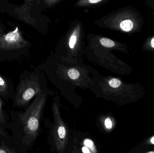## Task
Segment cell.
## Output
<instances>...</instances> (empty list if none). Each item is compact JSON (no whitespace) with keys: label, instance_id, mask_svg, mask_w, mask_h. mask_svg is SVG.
<instances>
[{"label":"cell","instance_id":"obj_14","mask_svg":"<svg viewBox=\"0 0 154 153\" xmlns=\"http://www.w3.org/2000/svg\"><path fill=\"white\" fill-rule=\"evenodd\" d=\"M104 126L107 130H110L113 127L112 120L109 118H106L104 120Z\"/></svg>","mask_w":154,"mask_h":153},{"label":"cell","instance_id":"obj_16","mask_svg":"<svg viewBox=\"0 0 154 153\" xmlns=\"http://www.w3.org/2000/svg\"><path fill=\"white\" fill-rule=\"evenodd\" d=\"M101 1H102L101 0H90V1H88L91 4H97Z\"/></svg>","mask_w":154,"mask_h":153},{"label":"cell","instance_id":"obj_10","mask_svg":"<svg viewBox=\"0 0 154 153\" xmlns=\"http://www.w3.org/2000/svg\"><path fill=\"white\" fill-rule=\"evenodd\" d=\"M100 43L103 46L107 48L113 47L115 45V42L113 40L106 38L100 39Z\"/></svg>","mask_w":154,"mask_h":153},{"label":"cell","instance_id":"obj_17","mask_svg":"<svg viewBox=\"0 0 154 153\" xmlns=\"http://www.w3.org/2000/svg\"><path fill=\"white\" fill-rule=\"evenodd\" d=\"M151 44L152 47L154 48V37L152 38V40H151Z\"/></svg>","mask_w":154,"mask_h":153},{"label":"cell","instance_id":"obj_20","mask_svg":"<svg viewBox=\"0 0 154 153\" xmlns=\"http://www.w3.org/2000/svg\"><path fill=\"white\" fill-rule=\"evenodd\" d=\"M151 143H152L153 144H154V137H153V138H152V139H151Z\"/></svg>","mask_w":154,"mask_h":153},{"label":"cell","instance_id":"obj_7","mask_svg":"<svg viewBox=\"0 0 154 153\" xmlns=\"http://www.w3.org/2000/svg\"><path fill=\"white\" fill-rule=\"evenodd\" d=\"M9 84L7 80L0 75V95L7 97L9 93Z\"/></svg>","mask_w":154,"mask_h":153},{"label":"cell","instance_id":"obj_4","mask_svg":"<svg viewBox=\"0 0 154 153\" xmlns=\"http://www.w3.org/2000/svg\"><path fill=\"white\" fill-rule=\"evenodd\" d=\"M26 41L18 27L7 33L0 31V50H17L25 47Z\"/></svg>","mask_w":154,"mask_h":153},{"label":"cell","instance_id":"obj_12","mask_svg":"<svg viewBox=\"0 0 154 153\" xmlns=\"http://www.w3.org/2000/svg\"><path fill=\"white\" fill-rule=\"evenodd\" d=\"M109 86L110 87L115 89V88H118L120 86L121 84V82L119 79L114 78V79H111L109 81Z\"/></svg>","mask_w":154,"mask_h":153},{"label":"cell","instance_id":"obj_11","mask_svg":"<svg viewBox=\"0 0 154 153\" xmlns=\"http://www.w3.org/2000/svg\"><path fill=\"white\" fill-rule=\"evenodd\" d=\"M68 75L70 79L72 80H76L80 76V73L76 69L72 68L68 72Z\"/></svg>","mask_w":154,"mask_h":153},{"label":"cell","instance_id":"obj_3","mask_svg":"<svg viewBox=\"0 0 154 153\" xmlns=\"http://www.w3.org/2000/svg\"><path fill=\"white\" fill-rule=\"evenodd\" d=\"M39 92L38 85L32 78L21 79L14 94V107L27 106L30 101Z\"/></svg>","mask_w":154,"mask_h":153},{"label":"cell","instance_id":"obj_18","mask_svg":"<svg viewBox=\"0 0 154 153\" xmlns=\"http://www.w3.org/2000/svg\"><path fill=\"white\" fill-rule=\"evenodd\" d=\"M72 153H80L79 151L78 150H77V149H75V150H74L73 152H72Z\"/></svg>","mask_w":154,"mask_h":153},{"label":"cell","instance_id":"obj_2","mask_svg":"<svg viewBox=\"0 0 154 153\" xmlns=\"http://www.w3.org/2000/svg\"><path fill=\"white\" fill-rule=\"evenodd\" d=\"M54 125L52 135L56 149L60 153H63L66 150L68 142V135L66 126L61 118L59 107L56 102L52 106Z\"/></svg>","mask_w":154,"mask_h":153},{"label":"cell","instance_id":"obj_5","mask_svg":"<svg viewBox=\"0 0 154 153\" xmlns=\"http://www.w3.org/2000/svg\"><path fill=\"white\" fill-rule=\"evenodd\" d=\"M29 1H25V3L22 5H14L13 11L12 12L14 13V16L18 19L24 22H28V17L26 14H28L27 11H28V6Z\"/></svg>","mask_w":154,"mask_h":153},{"label":"cell","instance_id":"obj_15","mask_svg":"<svg viewBox=\"0 0 154 153\" xmlns=\"http://www.w3.org/2000/svg\"><path fill=\"white\" fill-rule=\"evenodd\" d=\"M0 153H10V149L4 146H0Z\"/></svg>","mask_w":154,"mask_h":153},{"label":"cell","instance_id":"obj_1","mask_svg":"<svg viewBox=\"0 0 154 153\" xmlns=\"http://www.w3.org/2000/svg\"><path fill=\"white\" fill-rule=\"evenodd\" d=\"M45 101V96L39 94L26 110L20 115L23 133L22 141L26 146L32 143L38 136Z\"/></svg>","mask_w":154,"mask_h":153},{"label":"cell","instance_id":"obj_21","mask_svg":"<svg viewBox=\"0 0 154 153\" xmlns=\"http://www.w3.org/2000/svg\"><path fill=\"white\" fill-rule=\"evenodd\" d=\"M147 153H154V152H148Z\"/></svg>","mask_w":154,"mask_h":153},{"label":"cell","instance_id":"obj_13","mask_svg":"<svg viewBox=\"0 0 154 153\" xmlns=\"http://www.w3.org/2000/svg\"><path fill=\"white\" fill-rule=\"evenodd\" d=\"M77 35L75 33H73L69 39V46L70 48L73 49L75 47Z\"/></svg>","mask_w":154,"mask_h":153},{"label":"cell","instance_id":"obj_8","mask_svg":"<svg viewBox=\"0 0 154 153\" xmlns=\"http://www.w3.org/2000/svg\"><path fill=\"white\" fill-rule=\"evenodd\" d=\"M5 119L3 109V103L0 97V134L5 136Z\"/></svg>","mask_w":154,"mask_h":153},{"label":"cell","instance_id":"obj_6","mask_svg":"<svg viewBox=\"0 0 154 153\" xmlns=\"http://www.w3.org/2000/svg\"><path fill=\"white\" fill-rule=\"evenodd\" d=\"M81 151L82 153H98L95 143L90 138H85L83 140Z\"/></svg>","mask_w":154,"mask_h":153},{"label":"cell","instance_id":"obj_9","mask_svg":"<svg viewBox=\"0 0 154 153\" xmlns=\"http://www.w3.org/2000/svg\"><path fill=\"white\" fill-rule=\"evenodd\" d=\"M121 29L125 31H130L134 27V23L130 20L127 19L121 22L120 24Z\"/></svg>","mask_w":154,"mask_h":153},{"label":"cell","instance_id":"obj_19","mask_svg":"<svg viewBox=\"0 0 154 153\" xmlns=\"http://www.w3.org/2000/svg\"><path fill=\"white\" fill-rule=\"evenodd\" d=\"M10 153H16L15 152V151H14V150H12V149H10Z\"/></svg>","mask_w":154,"mask_h":153}]
</instances>
